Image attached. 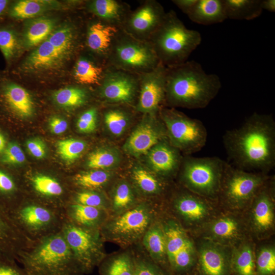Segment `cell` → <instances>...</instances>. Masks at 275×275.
<instances>
[{
	"label": "cell",
	"instance_id": "obj_4",
	"mask_svg": "<svg viewBox=\"0 0 275 275\" xmlns=\"http://www.w3.org/2000/svg\"><path fill=\"white\" fill-rule=\"evenodd\" d=\"M202 37L197 31L187 29L173 10L164 18L149 40L159 62L166 67L187 61L200 44Z\"/></svg>",
	"mask_w": 275,
	"mask_h": 275
},
{
	"label": "cell",
	"instance_id": "obj_39",
	"mask_svg": "<svg viewBox=\"0 0 275 275\" xmlns=\"http://www.w3.org/2000/svg\"><path fill=\"white\" fill-rule=\"evenodd\" d=\"M227 19L250 20L262 13L261 0H224Z\"/></svg>",
	"mask_w": 275,
	"mask_h": 275
},
{
	"label": "cell",
	"instance_id": "obj_52",
	"mask_svg": "<svg viewBox=\"0 0 275 275\" xmlns=\"http://www.w3.org/2000/svg\"><path fill=\"white\" fill-rule=\"evenodd\" d=\"M48 125L51 132L55 134L64 133L68 128V123L64 119L53 116L49 119Z\"/></svg>",
	"mask_w": 275,
	"mask_h": 275
},
{
	"label": "cell",
	"instance_id": "obj_17",
	"mask_svg": "<svg viewBox=\"0 0 275 275\" xmlns=\"http://www.w3.org/2000/svg\"><path fill=\"white\" fill-rule=\"evenodd\" d=\"M166 12L155 0L141 1L139 6L129 13L122 29L132 37L148 41L162 23Z\"/></svg>",
	"mask_w": 275,
	"mask_h": 275
},
{
	"label": "cell",
	"instance_id": "obj_20",
	"mask_svg": "<svg viewBox=\"0 0 275 275\" xmlns=\"http://www.w3.org/2000/svg\"><path fill=\"white\" fill-rule=\"evenodd\" d=\"M246 224L236 215H223L206 222L203 233L206 239L233 247L245 240Z\"/></svg>",
	"mask_w": 275,
	"mask_h": 275
},
{
	"label": "cell",
	"instance_id": "obj_42",
	"mask_svg": "<svg viewBox=\"0 0 275 275\" xmlns=\"http://www.w3.org/2000/svg\"><path fill=\"white\" fill-rule=\"evenodd\" d=\"M121 161L120 152L113 147H104L92 152L88 156L87 166L91 170L112 171Z\"/></svg>",
	"mask_w": 275,
	"mask_h": 275
},
{
	"label": "cell",
	"instance_id": "obj_16",
	"mask_svg": "<svg viewBox=\"0 0 275 275\" xmlns=\"http://www.w3.org/2000/svg\"><path fill=\"white\" fill-rule=\"evenodd\" d=\"M166 138V129L159 114H142V118L126 140L123 149L127 154L139 157L146 155L153 146Z\"/></svg>",
	"mask_w": 275,
	"mask_h": 275
},
{
	"label": "cell",
	"instance_id": "obj_43",
	"mask_svg": "<svg viewBox=\"0 0 275 275\" xmlns=\"http://www.w3.org/2000/svg\"><path fill=\"white\" fill-rule=\"evenodd\" d=\"M104 264L102 275L134 274V258L131 249L113 255Z\"/></svg>",
	"mask_w": 275,
	"mask_h": 275
},
{
	"label": "cell",
	"instance_id": "obj_11",
	"mask_svg": "<svg viewBox=\"0 0 275 275\" xmlns=\"http://www.w3.org/2000/svg\"><path fill=\"white\" fill-rule=\"evenodd\" d=\"M159 217L164 233L167 265L175 273L187 272L197 263V249L193 240L173 216L162 209Z\"/></svg>",
	"mask_w": 275,
	"mask_h": 275
},
{
	"label": "cell",
	"instance_id": "obj_38",
	"mask_svg": "<svg viewBox=\"0 0 275 275\" xmlns=\"http://www.w3.org/2000/svg\"><path fill=\"white\" fill-rule=\"evenodd\" d=\"M114 177L112 171L90 170L78 173L72 178L73 185L78 189H90L104 191L110 185Z\"/></svg>",
	"mask_w": 275,
	"mask_h": 275
},
{
	"label": "cell",
	"instance_id": "obj_29",
	"mask_svg": "<svg viewBox=\"0 0 275 275\" xmlns=\"http://www.w3.org/2000/svg\"><path fill=\"white\" fill-rule=\"evenodd\" d=\"M84 6L91 15L121 29L131 11L127 3L119 0L90 1Z\"/></svg>",
	"mask_w": 275,
	"mask_h": 275
},
{
	"label": "cell",
	"instance_id": "obj_12",
	"mask_svg": "<svg viewBox=\"0 0 275 275\" xmlns=\"http://www.w3.org/2000/svg\"><path fill=\"white\" fill-rule=\"evenodd\" d=\"M61 232L83 271L88 272L106 257L99 230L84 228L65 219Z\"/></svg>",
	"mask_w": 275,
	"mask_h": 275
},
{
	"label": "cell",
	"instance_id": "obj_49",
	"mask_svg": "<svg viewBox=\"0 0 275 275\" xmlns=\"http://www.w3.org/2000/svg\"><path fill=\"white\" fill-rule=\"evenodd\" d=\"M25 160V155L18 144L9 142L4 153L0 157V163L7 166L19 165Z\"/></svg>",
	"mask_w": 275,
	"mask_h": 275
},
{
	"label": "cell",
	"instance_id": "obj_55",
	"mask_svg": "<svg viewBox=\"0 0 275 275\" xmlns=\"http://www.w3.org/2000/svg\"><path fill=\"white\" fill-rule=\"evenodd\" d=\"M10 1L8 0H0V22L3 18L7 16V10Z\"/></svg>",
	"mask_w": 275,
	"mask_h": 275
},
{
	"label": "cell",
	"instance_id": "obj_51",
	"mask_svg": "<svg viewBox=\"0 0 275 275\" xmlns=\"http://www.w3.org/2000/svg\"><path fill=\"white\" fill-rule=\"evenodd\" d=\"M26 146L30 153L34 157L40 159L45 156V145L40 139H30L27 141Z\"/></svg>",
	"mask_w": 275,
	"mask_h": 275
},
{
	"label": "cell",
	"instance_id": "obj_6",
	"mask_svg": "<svg viewBox=\"0 0 275 275\" xmlns=\"http://www.w3.org/2000/svg\"><path fill=\"white\" fill-rule=\"evenodd\" d=\"M9 215L20 231L32 242L60 231L65 221L63 210L32 198L22 199Z\"/></svg>",
	"mask_w": 275,
	"mask_h": 275
},
{
	"label": "cell",
	"instance_id": "obj_15",
	"mask_svg": "<svg viewBox=\"0 0 275 275\" xmlns=\"http://www.w3.org/2000/svg\"><path fill=\"white\" fill-rule=\"evenodd\" d=\"M169 204L174 217L182 224H205L212 210L213 200L196 194L183 187L171 193Z\"/></svg>",
	"mask_w": 275,
	"mask_h": 275
},
{
	"label": "cell",
	"instance_id": "obj_28",
	"mask_svg": "<svg viewBox=\"0 0 275 275\" xmlns=\"http://www.w3.org/2000/svg\"><path fill=\"white\" fill-rule=\"evenodd\" d=\"M130 182L144 199L163 196L168 190L169 182L141 165L133 166L130 173Z\"/></svg>",
	"mask_w": 275,
	"mask_h": 275
},
{
	"label": "cell",
	"instance_id": "obj_18",
	"mask_svg": "<svg viewBox=\"0 0 275 275\" xmlns=\"http://www.w3.org/2000/svg\"><path fill=\"white\" fill-rule=\"evenodd\" d=\"M166 69L160 63L154 69L139 75V91L134 107L138 113L159 114L164 106Z\"/></svg>",
	"mask_w": 275,
	"mask_h": 275
},
{
	"label": "cell",
	"instance_id": "obj_36",
	"mask_svg": "<svg viewBox=\"0 0 275 275\" xmlns=\"http://www.w3.org/2000/svg\"><path fill=\"white\" fill-rule=\"evenodd\" d=\"M54 19L40 16L30 19L24 27L22 45L26 48L36 47L46 40L56 29Z\"/></svg>",
	"mask_w": 275,
	"mask_h": 275
},
{
	"label": "cell",
	"instance_id": "obj_34",
	"mask_svg": "<svg viewBox=\"0 0 275 275\" xmlns=\"http://www.w3.org/2000/svg\"><path fill=\"white\" fill-rule=\"evenodd\" d=\"M256 253L253 243L244 240L232 248L231 274L256 275Z\"/></svg>",
	"mask_w": 275,
	"mask_h": 275
},
{
	"label": "cell",
	"instance_id": "obj_13",
	"mask_svg": "<svg viewBox=\"0 0 275 275\" xmlns=\"http://www.w3.org/2000/svg\"><path fill=\"white\" fill-rule=\"evenodd\" d=\"M139 75L109 66L96 89L103 105L121 104L134 107L139 91Z\"/></svg>",
	"mask_w": 275,
	"mask_h": 275
},
{
	"label": "cell",
	"instance_id": "obj_47",
	"mask_svg": "<svg viewBox=\"0 0 275 275\" xmlns=\"http://www.w3.org/2000/svg\"><path fill=\"white\" fill-rule=\"evenodd\" d=\"M86 147V143L80 140L69 139L61 140L57 144V152L64 160L73 161L80 156Z\"/></svg>",
	"mask_w": 275,
	"mask_h": 275
},
{
	"label": "cell",
	"instance_id": "obj_27",
	"mask_svg": "<svg viewBox=\"0 0 275 275\" xmlns=\"http://www.w3.org/2000/svg\"><path fill=\"white\" fill-rule=\"evenodd\" d=\"M63 213L66 221L75 225L99 230L109 216L106 210L72 203L65 206Z\"/></svg>",
	"mask_w": 275,
	"mask_h": 275
},
{
	"label": "cell",
	"instance_id": "obj_24",
	"mask_svg": "<svg viewBox=\"0 0 275 275\" xmlns=\"http://www.w3.org/2000/svg\"><path fill=\"white\" fill-rule=\"evenodd\" d=\"M72 77L77 85L85 86L99 87L107 70L108 66L89 52L82 49L75 58Z\"/></svg>",
	"mask_w": 275,
	"mask_h": 275
},
{
	"label": "cell",
	"instance_id": "obj_41",
	"mask_svg": "<svg viewBox=\"0 0 275 275\" xmlns=\"http://www.w3.org/2000/svg\"><path fill=\"white\" fill-rule=\"evenodd\" d=\"M19 190L15 178L0 168V205L9 214L23 199L19 196Z\"/></svg>",
	"mask_w": 275,
	"mask_h": 275
},
{
	"label": "cell",
	"instance_id": "obj_14",
	"mask_svg": "<svg viewBox=\"0 0 275 275\" xmlns=\"http://www.w3.org/2000/svg\"><path fill=\"white\" fill-rule=\"evenodd\" d=\"M274 178H269L260 187L247 208L248 226L256 237L269 236L274 226Z\"/></svg>",
	"mask_w": 275,
	"mask_h": 275
},
{
	"label": "cell",
	"instance_id": "obj_32",
	"mask_svg": "<svg viewBox=\"0 0 275 275\" xmlns=\"http://www.w3.org/2000/svg\"><path fill=\"white\" fill-rule=\"evenodd\" d=\"M134 107L121 104L104 105L102 116L108 132L113 136L123 135L134 118Z\"/></svg>",
	"mask_w": 275,
	"mask_h": 275
},
{
	"label": "cell",
	"instance_id": "obj_22",
	"mask_svg": "<svg viewBox=\"0 0 275 275\" xmlns=\"http://www.w3.org/2000/svg\"><path fill=\"white\" fill-rule=\"evenodd\" d=\"M146 155L148 169L168 181L177 175L183 157L167 138L156 144Z\"/></svg>",
	"mask_w": 275,
	"mask_h": 275
},
{
	"label": "cell",
	"instance_id": "obj_40",
	"mask_svg": "<svg viewBox=\"0 0 275 275\" xmlns=\"http://www.w3.org/2000/svg\"><path fill=\"white\" fill-rule=\"evenodd\" d=\"M22 39L13 25L0 22V50L7 65L11 66L22 49Z\"/></svg>",
	"mask_w": 275,
	"mask_h": 275
},
{
	"label": "cell",
	"instance_id": "obj_2",
	"mask_svg": "<svg viewBox=\"0 0 275 275\" xmlns=\"http://www.w3.org/2000/svg\"><path fill=\"white\" fill-rule=\"evenodd\" d=\"M222 87L218 76L207 74L195 61L167 67L164 106L203 108L216 96Z\"/></svg>",
	"mask_w": 275,
	"mask_h": 275
},
{
	"label": "cell",
	"instance_id": "obj_31",
	"mask_svg": "<svg viewBox=\"0 0 275 275\" xmlns=\"http://www.w3.org/2000/svg\"><path fill=\"white\" fill-rule=\"evenodd\" d=\"M159 216L145 232L139 244L148 257L160 266L167 263L164 233Z\"/></svg>",
	"mask_w": 275,
	"mask_h": 275
},
{
	"label": "cell",
	"instance_id": "obj_37",
	"mask_svg": "<svg viewBox=\"0 0 275 275\" xmlns=\"http://www.w3.org/2000/svg\"><path fill=\"white\" fill-rule=\"evenodd\" d=\"M90 93L87 87L76 85L60 89L52 95L54 102L60 106L77 109L89 101Z\"/></svg>",
	"mask_w": 275,
	"mask_h": 275
},
{
	"label": "cell",
	"instance_id": "obj_21",
	"mask_svg": "<svg viewBox=\"0 0 275 275\" xmlns=\"http://www.w3.org/2000/svg\"><path fill=\"white\" fill-rule=\"evenodd\" d=\"M229 247L206 239L202 241L196 248L199 275H231L232 249Z\"/></svg>",
	"mask_w": 275,
	"mask_h": 275
},
{
	"label": "cell",
	"instance_id": "obj_5",
	"mask_svg": "<svg viewBox=\"0 0 275 275\" xmlns=\"http://www.w3.org/2000/svg\"><path fill=\"white\" fill-rule=\"evenodd\" d=\"M162 207L144 199L131 209L109 217L100 229L104 241L111 242L125 249L139 244L144 234L158 217Z\"/></svg>",
	"mask_w": 275,
	"mask_h": 275
},
{
	"label": "cell",
	"instance_id": "obj_23",
	"mask_svg": "<svg viewBox=\"0 0 275 275\" xmlns=\"http://www.w3.org/2000/svg\"><path fill=\"white\" fill-rule=\"evenodd\" d=\"M28 181L34 195L32 199L61 210L69 203L66 187L57 177L39 173L30 177Z\"/></svg>",
	"mask_w": 275,
	"mask_h": 275
},
{
	"label": "cell",
	"instance_id": "obj_46",
	"mask_svg": "<svg viewBox=\"0 0 275 275\" xmlns=\"http://www.w3.org/2000/svg\"><path fill=\"white\" fill-rule=\"evenodd\" d=\"M256 275H274L275 249L272 245H265L256 254Z\"/></svg>",
	"mask_w": 275,
	"mask_h": 275
},
{
	"label": "cell",
	"instance_id": "obj_7",
	"mask_svg": "<svg viewBox=\"0 0 275 275\" xmlns=\"http://www.w3.org/2000/svg\"><path fill=\"white\" fill-rule=\"evenodd\" d=\"M225 162L217 157L186 155L177 174L181 186L206 198L217 199Z\"/></svg>",
	"mask_w": 275,
	"mask_h": 275
},
{
	"label": "cell",
	"instance_id": "obj_35",
	"mask_svg": "<svg viewBox=\"0 0 275 275\" xmlns=\"http://www.w3.org/2000/svg\"><path fill=\"white\" fill-rule=\"evenodd\" d=\"M59 3L52 1L21 0L10 2L7 16L13 19H32L45 12L57 9Z\"/></svg>",
	"mask_w": 275,
	"mask_h": 275
},
{
	"label": "cell",
	"instance_id": "obj_26",
	"mask_svg": "<svg viewBox=\"0 0 275 275\" xmlns=\"http://www.w3.org/2000/svg\"><path fill=\"white\" fill-rule=\"evenodd\" d=\"M69 60L46 39L26 57L22 68L27 72H39L55 69Z\"/></svg>",
	"mask_w": 275,
	"mask_h": 275
},
{
	"label": "cell",
	"instance_id": "obj_9",
	"mask_svg": "<svg viewBox=\"0 0 275 275\" xmlns=\"http://www.w3.org/2000/svg\"><path fill=\"white\" fill-rule=\"evenodd\" d=\"M268 174L245 171L226 161L217 199L233 209L247 208Z\"/></svg>",
	"mask_w": 275,
	"mask_h": 275
},
{
	"label": "cell",
	"instance_id": "obj_54",
	"mask_svg": "<svg viewBox=\"0 0 275 275\" xmlns=\"http://www.w3.org/2000/svg\"><path fill=\"white\" fill-rule=\"evenodd\" d=\"M261 7L262 10H265L270 12H275L274 0H261Z\"/></svg>",
	"mask_w": 275,
	"mask_h": 275
},
{
	"label": "cell",
	"instance_id": "obj_19",
	"mask_svg": "<svg viewBox=\"0 0 275 275\" xmlns=\"http://www.w3.org/2000/svg\"><path fill=\"white\" fill-rule=\"evenodd\" d=\"M92 16L85 25L83 24L82 49L107 63L113 44L122 29Z\"/></svg>",
	"mask_w": 275,
	"mask_h": 275
},
{
	"label": "cell",
	"instance_id": "obj_53",
	"mask_svg": "<svg viewBox=\"0 0 275 275\" xmlns=\"http://www.w3.org/2000/svg\"><path fill=\"white\" fill-rule=\"evenodd\" d=\"M197 0H173L172 2L183 13L188 15L196 3Z\"/></svg>",
	"mask_w": 275,
	"mask_h": 275
},
{
	"label": "cell",
	"instance_id": "obj_45",
	"mask_svg": "<svg viewBox=\"0 0 275 275\" xmlns=\"http://www.w3.org/2000/svg\"><path fill=\"white\" fill-rule=\"evenodd\" d=\"M131 248L134 258L133 275H166L160 266L148 257L139 244Z\"/></svg>",
	"mask_w": 275,
	"mask_h": 275
},
{
	"label": "cell",
	"instance_id": "obj_33",
	"mask_svg": "<svg viewBox=\"0 0 275 275\" xmlns=\"http://www.w3.org/2000/svg\"><path fill=\"white\" fill-rule=\"evenodd\" d=\"M187 16L193 22L205 25L227 19L224 0H197Z\"/></svg>",
	"mask_w": 275,
	"mask_h": 275
},
{
	"label": "cell",
	"instance_id": "obj_44",
	"mask_svg": "<svg viewBox=\"0 0 275 275\" xmlns=\"http://www.w3.org/2000/svg\"><path fill=\"white\" fill-rule=\"evenodd\" d=\"M69 203L103 209L108 212L110 208L107 194L98 190L77 189L69 197Z\"/></svg>",
	"mask_w": 275,
	"mask_h": 275
},
{
	"label": "cell",
	"instance_id": "obj_3",
	"mask_svg": "<svg viewBox=\"0 0 275 275\" xmlns=\"http://www.w3.org/2000/svg\"><path fill=\"white\" fill-rule=\"evenodd\" d=\"M17 260L27 275H81L83 272L61 231L33 242Z\"/></svg>",
	"mask_w": 275,
	"mask_h": 275
},
{
	"label": "cell",
	"instance_id": "obj_25",
	"mask_svg": "<svg viewBox=\"0 0 275 275\" xmlns=\"http://www.w3.org/2000/svg\"><path fill=\"white\" fill-rule=\"evenodd\" d=\"M33 243L20 231L9 214L0 205V253L17 260L19 254Z\"/></svg>",
	"mask_w": 275,
	"mask_h": 275
},
{
	"label": "cell",
	"instance_id": "obj_56",
	"mask_svg": "<svg viewBox=\"0 0 275 275\" xmlns=\"http://www.w3.org/2000/svg\"><path fill=\"white\" fill-rule=\"evenodd\" d=\"M8 143L6 135L0 129V157L4 153Z\"/></svg>",
	"mask_w": 275,
	"mask_h": 275
},
{
	"label": "cell",
	"instance_id": "obj_10",
	"mask_svg": "<svg viewBox=\"0 0 275 275\" xmlns=\"http://www.w3.org/2000/svg\"><path fill=\"white\" fill-rule=\"evenodd\" d=\"M159 116L170 144L186 155L200 151L206 144L207 131L199 120L191 118L175 108L163 106Z\"/></svg>",
	"mask_w": 275,
	"mask_h": 275
},
{
	"label": "cell",
	"instance_id": "obj_30",
	"mask_svg": "<svg viewBox=\"0 0 275 275\" xmlns=\"http://www.w3.org/2000/svg\"><path fill=\"white\" fill-rule=\"evenodd\" d=\"M110 201L109 217L120 214L143 200L129 180L121 178L115 181L107 195Z\"/></svg>",
	"mask_w": 275,
	"mask_h": 275
},
{
	"label": "cell",
	"instance_id": "obj_8",
	"mask_svg": "<svg viewBox=\"0 0 275 275\" xmlns=\"http://www.w3.org/2000/svg\"><path fill=\"white\" fill-rule=\"evenodd\" d=\"M106 63L109 66L138 75L151 71L160 63L149 41L136 39L122 29L115 41Z\"/></svg>",
	"mask_w": 275,
	"mask_h": 275
},
{
	"label": "cell",
	"instance_id": "obj_1",
	"mask_svg": "<svg viewBox=\"0 0 275 275\" xmlns=\"http://www.w3.org/2000/svg\"><path fill=\"white\" fill-rule=\"evenodd\" d=\"M228 162L245 171L268 174L275 167V122L272 115L254 113L223 136Z\"/></svg>",
	"mask_w": 275,
	"mask_h": 275
},
{
	"label": "cell",
	"instance_id": "obj_50",
	"mask_svg": "<svg viewBox=\"0 0 275 275\" xmlns=\"http://www.w3.org/2000/svg\"><path fill=\"white\" fill-rule=\"evenodd\" d=\"M14 258L0 253V275H27L23 268L15 263Z\"/></svg>",
	"mask_w": 275,
	"mask_h": 275
},
{
	"label": "cell",
	"instance_id": "obj_48",
	"mask_svg": "<svg viewBox=\"0 0 275 275\" xmlns=\"http://www.w3.org/2000/svg\"><path fill=\"white\" fill-rule=\"evenodd\" d=\"M99 110L97 106H92L85 110L79 116L76 127L79 132L89 133L96 128Z\"/></svg>",
	"mask_w": 275,
	"mask_h": 275
}]
</instances>
